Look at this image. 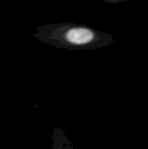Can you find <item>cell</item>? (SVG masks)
I'll return each instance as SVG.
<instances>
[{
    "mask_svg": "<svg viewBox=\"0 0 148 149\" xmlns=\"http://www.w3.org/2000/svg\"><path fill=\"white\" fill-rule=\"evenodd\" d=\"M32 36L44 44L70 51L98 50L116 43L115 38L110 33L86 24L71 22L38 26Z\"/></svg>",
    "mask_w": 148,
    "mask_h": 149,
    "instance_id": "cell-1",
    "label": "cell"
},
{
    "mask_svg": "<svg viewBox=\"0 0 148 149\" xmlns=\"http://www.w3.org/2000/svg\"><path fill=\"white\" fill-rule=\"evenodd\" d=\"M52 149H76L72 141H71L65 132L58 125L55 126L51 134Z\"/></svg>",
    "mask_w": 148,
    "mask_h": 149,
    "instance_id": "cell-2",
    "label": "cell"
}]
</instances>
